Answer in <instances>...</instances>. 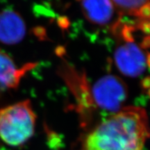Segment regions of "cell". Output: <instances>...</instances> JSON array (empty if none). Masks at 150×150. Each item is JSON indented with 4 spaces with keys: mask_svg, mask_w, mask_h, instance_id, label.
I'll use <instances>...</instances> for the list:
<instances>
[{
    "mask_svg": "<svg viewBox=\"0 0 150 150\" xmlns=\"http://www.w3.org/2000/svg\"><path fill=\"white\" fill-rule=\"evenodd\" d=\"M149 137L145 110L129 106L90 131L77 150H144Z\"/></svg>",
    "mask_w": 150,
    "mask_h": 150,
    "instance_id": "obj_1",
    "label": "cell"
},
{
    "mask_svg": "<svg viewBox=\"0 0 150 150\" xmlns=\"http://www.w3.org/2000/svg\"><path fill=\"white\" fill-rule=\"evenodd\" d=\"M35 115L29 100L0 109V138L6 145L18 147L34 134Z\"/></svg>",
    "mask_w": 150,
    "mask_h": 150,
    "instance_id": "obj_2",
    "label": "cell"
},
{
    "mask_svg": "<svg viewBox=\"0 0 150 150\" xmlns=\"http://www.w3.org/2000/svg\"><path fill=\"white\" fill-rule=\"evenodd\" d=\"M92 100L107 112H118L127 97V88L122 79L114 75L99 79L92 88Z\"/></svg>",
    "mask_w": 150,
    "mask_h": 150,
    "instance_id": "obj_3",
    "label": "cell"
},
{
    "mask_svg": "<svg viewBox=\"0 0 150 150\" xmlns=\"http://www.w3.org/2000/svg\"><path fill=\"white\" fill-rule=\"evenodd\" d=\"M114 59L118 70L130 77L140 76L146 68L145 54L133 40H127L118 47L114 54Z\"/></svg>",
    "mask_w": 150,
    "mask_h": 150,
    "instance_id": "obj_4",
    "label": "cell"
},
{
    "mask_svg": "<svg viewBox=\"0 0 150 150\" xmlns=\"http://www.w3.org/2000/svg\"><path fill=\"white\" fill-rule=\"evenodd\" d=\"M25 34V22L18 12L12 9L0 12V42L16 45L21 42Z\"/></svg>",
    "mask_w": 150,
    "mask_h": 150,
    "instance_id": "obj_5",
    "label": "cell"
},
{
    "mask_svg": "<svg viewBox=\"0 0 150 150\" xmlns=\"http://www.w3.org/2000/svg\"><path fill=\"white\" fill-rule=\"evenodd\" d=\"M84 16L91 23L99 26L109 24L115 7L111 0H79Z\"/></svg>",
    "mask_w": 150,
    "mask_h": 150,
    "instance_id": "obj_6",
    "label": "cell"
},
{
    "mask_svg": "<svg viewBox=\"0 0 150 150\" xmlns=\"http://www.w3.org/2000/svg\"><path fill=\"white\" fill-rule=\"evenodd\" d=\"M35 65V63H27L18 68L9 55L0 50V86L6 89L16 88L22 76Z\"/></svg>",
    "mask_w": 150,
    "mask_h": 150,
    "instance_id": "obj_7",
    "label": "cell"
},
{
    "mask_svg": "<svg viewBox=\"0 0 150 150\" xmlns=\"http://www.w3.org/2000/svg\"><path fill=\"white\" fill-rule=\"evenodd\" d=\"M111 1L120 15L137 18L140 11L150 3V0H111Z\"/></svg>",
    "mask_w": 150,
    "mask_h": 150,
    "instance_id": "obj_8",
    "label": "cell"
},
{
    "mask_svg": "<svg viewBox=\"0 0 150 150\" xmlns=\"http://www.w3.org/2000/svg\"><path fill=\"white\" fill-rule=\"evenodd\" d=\"M147 62L148 65H149V66H150V54L149 55V56H148L147 60Z\"/></svg>",
    "mask_w": 150,
    "mask_h": 150,
    "instance_id": "obj_9",
    "label": "cell"
}]
</instances>
